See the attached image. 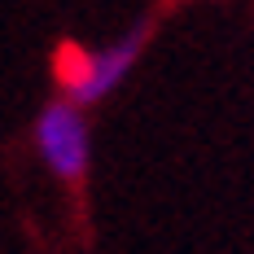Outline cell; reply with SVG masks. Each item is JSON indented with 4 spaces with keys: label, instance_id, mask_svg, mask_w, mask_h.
<instances>
[{
    "label": "cell",
    "instance_id": "obj_1",
    "mask_svg": "<svg viewBox=\"0 0 254 254\" xmlns=\"http://www.w3.org/2000/svg\"><path fill=\"white\" fill-rule=\"evenodd\" d=\"M149 35H153V22H140L101 53H83L79 44H62L57 49V83H62V97L70 105H79V110H88V105L105 101L110 92H119L123 79L136 70V62H140V53L149 44Z\"/></svg>",
    "mask_w": 254,
    "mask_h": 254
},
{
    "label": "cell",
    "instance_id": "obj_2",
    "mask_svg": "<svg viewBox=\"0 0 254 254\" xmlns=\"http://www.w3.org/2000/svg\"><path fill=\"white\" fill-rule=\"evenodd\" d=\"M35 153L44 158L53 176L62 184H79L88 176V162H92V136H88V119L83 110L70 105L66 97L49 101L35 114Z\"/></svg>",
    "mask_w": 254,
    "mask_h": 254
}]
</instances>
